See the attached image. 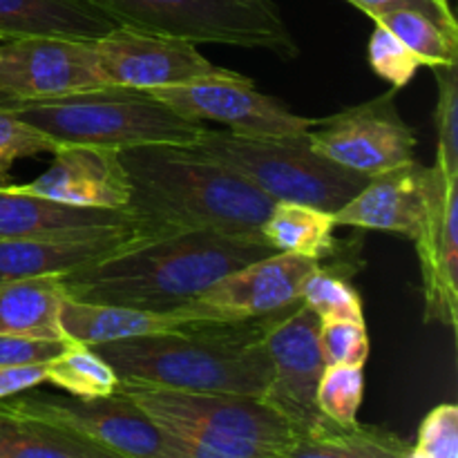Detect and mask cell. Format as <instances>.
<instances>
[{
	"label": "cell",
	"instance_id": "obj_1",
	"mask_svg": "<svg viewBox=\"0 0 458 458\" xmlns=\"http://www.w3.org/2000/svg\"><path fill=\"white\" fill-rule=\"evenodd\" d=\"M277 253L259 233L170 231L61 277L65 295L92 304L177 311L228 273Z\"/></svg>",
	"mask_w": 458,
	"mask_h": 458
},
{
	"label": "cell",
	"instance_id": "obj_2",
	"mask_svg": "<svg viewBox=\"0 0 458 458\" xmlns=\"http://www.w3.org/2000/svg\"><path fill=\"white\" fill-rule=\"evenodd\" d=\"M286 311L240 322L199 320L92 349L123 385L262 398L273 376L267 331Z\"/></svg>",
	"mask_w": 458,
	"mask_h": 458
},
{
	"label": "cell",
	"instance_id": "obj_3",
	"mask_svg": "<svg viewBox=\"0 0 458 458\" xmlns=\"http://www.w3.org/2000/svg\"><path fill=\"white\" fill-rule=\"evenodd\" d=\"M130 210L157 231L259 233L276 201L192 146L150 143L119 150Z\"/></svg>",
	"mask_w": 458,
	"mask_h": 458
},
{
	"label": "cell",
	"instance_id": "obj_4",
	"mask_svg": "<svg viewBox=\"0 0 458 458\" xmlns=\"http://www.w3.org/2000/svg\"><path fill=\"white\" fill-rule=\"evenodd\" d=\"M12 107L56 143H85L112 150L150 143L191 146L208 128L179 116L146 89L119 85Z\"/></svg>",
	"mask_w": 458,
	"mask_h": 458
},
{
	"label": "cell",
	"instance_id": "obj_5",
	"mask_svg": "<svg viewBox=\"0 0 458 458\" xmlns=\"http://www.w3.org/2000/svg\"><path fill=\"white\" fill-rule=\"evenodd\" d=\"M191 146L235 170L276 204L291 201L335 213L369 182L367 174L353 173L318 155L307 132L246 137L206 128Z\"/></svg>",
	"mask_w": 458,
	"mask_h": 458
},
{
	"label": "cell",
	"instance_id": "obj_6",
	"mask_svg": "<svg viewBox=\"0 0 458 458\" xmlns=\"http://www.w3.org/2000/svg\"><path fill=\"white\" fill-rule=\"evenodd\" d=\"M150 420L231 458H282L298 429L262 398L240 394H197L119 383Z\"/></svg>",
	"mask_w": 458,
	"mask_h": 458
},
{
	"label": "cell",
	"instance_id": "obj_7",
	"mask_svg": "<svg viewBox=\"0 0 458 458\" xmlns=\"http://www.w3.org/2000/svg\"><path fill=\"white\" fill-rule=\"evenodd\" d=\"M116 25L177 36L191 43L268 49L293 58L300 49L271 0H85Z\"/></svg>",
	"mask_w": 458,
	"mask_h": 458
},
{
	"label": "cell",
	"instance_id": "obj_8",
	"mask_svg": "<svg viewBox=\"0 0 458 458\" xmlns=\"http://www.w3.org/2000/svg\"><path fill=\"white\" fill-rule=\"evenodd\" d=\"M4 401L25 414L63 425L121 458H165L168 450V432L119 389L112 396L79 398L34 387Z\"/></svg>",
	"mask_w": 458,
	"mask_h": 458
},
{
	"label": "cell",
	"instance_id": "obj_9",
	"mask_svg": "<svg viewBox=\"0 0 458 458\" xmlns=\"http://www.w3.org/2000/svg\"><path fill=\"white\" fill-rule=\"evenodd\" d=\"M396 94L392 88L360 106L316 119L307 132L309 143L325 159L367 177L416 161V134L398 114Z\"/></svg>",
	"mask_w": 458,
	"mask_h": 458
},
{
	"label": "cell",
	"instance_id": "obj_10",
	"mask_svg": "<svg viewBox=\"0 0 458 458\" xmlns=\"http://www.w3.org/2000/svg\"><path fill=\"white\" fill-rule=\"evenodd\" d=\"M106 85L97 40L25 36L0 43V94L12 106L74 97Z\"/></svg>",
	"mask_w": 458,
	"mask_h": 458
},
{
	"label": "cell",
	"instance_id": "obj_11",
	"mask_svg": "<svg viewBox=\"0 0 458 458\" xmlns=\"http://www.w3.org/2000/svg\"><path fill=\"white\" fill-rule=\"evenodd\" d=\"M152 97L195 123H219L235 134L246 137H284L304 134L316 119L293 114L289 107L268 94L258 92L246 76L201 79L170 88L146 89Z\"/></svg>",
	"mask_w": 458,
	"mask_h": 458
},
{
	"label": "cell",
	"instance_id": "obj_12",
	"mask_svg": "<svg viewBox=\"0 0 458 458\" xmlns=\"http://www.w3.org/2000/svg\"><path fill=\"white\" fill-rule=\"evenodd\" d=\"M267 352L273 376L262 401L284 416L298 434L320 425L325 416L316 405V389L327 367L320 318L300 302L267 331Z\"/></svg>",
	"mask_w": 458,
	"mask_h": 458
},
{
	"label": "cell",
	"instance_id": "obj_13",
	"mask_svg": "<svg viewBox=\"0 0 458 458\" xmlns=\"http://www.w3.org/2000/svg\"><path fill=\"white\" fill-rule=\"evenodd\" d=\"M97 52L107 85L119 88L155 89L237 74L208 61L191 40L123 25L98 38Z\"/></svg>",
	"mask_w": 458,
	"mask_h": 458
},
{
	"label": "cell",
	"instance_id": "obj_14",
	"mask_svg": "<svg viewBox=\"0 0 458 458\" xmlns=\"http://www.w3.org/2000/svg\"><path fill=\"white\" fill-rule=\"evenodd\" d=\"M322 267L293 253H271L215 282L199 300L188 304L195 320L240 322L273 316L300 304L304 280Z\"/></svg>",
	"mask_w": 458,
	"mask_h": 458
},
{
	"label": "cell",
	"instance_id": "obj_15",
	"mask_svg": "<svg viewBox=\"0 0 458 458\" xmlns=\"http://www.w3.org/2000/svg\"><path fill=\"white\" fill-rule=\"evenodd\" d=\"M423 282L425 320L458 322V179L429 165L425 213L414 233Z\"/></svg>",
	"mask_w": 458,
	"mask_h": 458
},
{
	"label": "cell",
	"instance_id": "obj_16",
	"mask_svg": "<svg viewBox=\"0 0 458 458\" xmlns=\"http://www.w3.org/2000/svg\"><path fill=\"white\" fill-rule=\"evenodd\" d=\"M161 231L139 224L121 228H76L49 235L0 242V282L22 277H63L110 258L141 237Z\"/></svg>",
	"mask_w": 458,
	"mask_h": 458
},
{
	"label": "cell",
	"instance_id": "obj_17",
	"mask_svg": "<svg viewBox=\"0 0 458 458\" xmlns=\"http://www.w3.org/2000/svg\"><path fill=\"white\" fill-rule=\"evenodd\" d=\"M54 161L21 191L81 208L130 210V182L119 150L85 143H58Z\"/></svg>",
	"mask_w": 458,
	"mask_h": 458
},
{
	"label": "cell",
	"instance_id": "obj_18",
	"mask_svg": "<svg viewBox=\"0 0 458 458\" xmlns=\"http://www.w3.org/2000/svg\"><path fill=\"white\" fill-rule=\"evenodd\" d=\"M428 186L429 165L416 161L374 174L356 197L335 210V226L398 233L411 240L425 213Z\"/></svg>",
	"mask_w": 458,
	"mask_h": 458
},
{
	"label": "cell",
	"instance_id": "obj_19",
	"mask_svg": "<svg viewBox=\"0 0 458 458\" xmlns=\"http://www.w3.org/2000/svg\"><path fill=\"white\" fill-rule=\"evenodd\" d=\"M139 224L148 222L132 210L81 208V206L31 195L18 186H0V242L76 231V228H121L139 226Z\"/></svg>",
	"mask_w": 458,
	"mask_h": 458
},
{
	"label": "cell",
	"instance_id": "obj_20",
	"mask_svg": "<svg viewBox=\"0 0 458 458\" xmlns=\"http://www.w3.org/2000/svg\"><path fill=\"white\" fill-rule=\"evenodd\" d=\"M58 322L72 343L97 347V344L116 343V340L141 338V335L165 334L177 327L199 322L192 318L188 307L177 311L159 313L143 309L114 307V304H92L65 295L58 313Z\"/></svg>",
	"mask_w": 458,
	"mask_h": 458
},
{
	"label": "cell",
	"instance_id": "obj_21",
	"mask_svg": "<svg viewBox=\"0 0 458 458\" xmlns=\"http://www.w3.org/2000/svg\"><path fill=\"white\" fill-rule=\"evenodd\" d=\"M369 18L392 31L423 67L458 63V22L450 0H396Z\"/></svg>",
	"mask_w": 458,
	"mask_h": 458
},
{
	"label": "cell",
	"instance_id": "obj_22",
	"mask_svg": "<svg viewBox=\"0 0 458 458\" xmlns=\"http://www.w3.org/2000/svg\"><path fill=\"white\" fill-rule=\"evenodd\" d=\"M114 27L85 0H0V43L25 36L98 40Z\"/></svg>",
	"mask_w": 458,
	"mask_h": 458
},
{
	"label": "cell",
	"instance_id": "obj_23",
	"mask_svg": "<svg viewBox=\"0 0 458 458\" xmlns=\"http://www.w3.org/2000/svg\"><path fill=\"white\" fill-rule=\"evenodd\" d=\"M0 458H121L81 434L0 401Z\"/></svg>",
	"mask_w": 458,
	"mask_h": 458
},
{
	"label": "cell",
	"instance_id": "obj_24",
	"mask_svg": "<svg viewBox=\"0 0 458 458\" xmlns=\"http://www.w3.org/2000/svg\"><path fill=\"white\" fill-rule=\"evenodd\" d=\"M63 300L65 289L61 277L0 282V334L47 340L65 338L58 322Z\"/></svg>",
	"mask_w": 458,
	"mask_h": 458
},
{
	"label": "cell",
	"instance_id": "obj_25",
	"mask_svg": "<svg viewBox=\"0 0 458 458\" xmlns=\"http://www.w3.org/2000/svg\"><path fill=\"white\" fill-rule=\"evenodd\" d=\"M411 445L374 425H338L329 419L295 437L282 458H407Z\"/></svg>",
	"mask_w": 458,
	"mask_h": 458
},
{
	"label": "cell",
	"instance_id": "obj_26",
	"mask_svg": "<svg viewBox=\"0 0 458 458\" xmlns=\"http://www.w3.org/2000/svg\"><path fill=\"white\" fill-rule=\"evenodd\" d=\"M334 213L307 204L277 201L262 224V235L277 253H293L302 258L329 259L338 255Z\"/></svg>",
	"mask_w": 458,
	"mask_h": 458
},
{
	"label": "cell",
	"instance_id": "obj_27",
	"mask_svg": "<svg viewBox=\"0 0 458 458\" xmlns=\"http://www.w3.org/2000/svg\"><path fill=\"white\" fill-rule=\"evenodd\" d=\"M45 383L63 389L70 396L101 398L119 389V376L92 347L72 343L63 353L45 365Z\"/></svg>",
	"mask_w": 458,
	"mask_h": 458
},
{
	"label": "cell",
	"instance_id": "obj_28",
	"mask_svg": "<svg viewBox=\"0 0 458 458\" xmlns=\"http://www.w3.org/2000/svg\"><path fill=\"white\" fill-rule=\"evenodd\" d=\"M300 302L311 309L320 322L325 320H349L365 322L362 300L358 291L331 268L318 267L304 280Z\"/></svg>",
	"mask_w": 458,
	"mask_h": 458
},
{
	"label": "cell",
	"instance_id": "obj_29",
	"mask_svg": "<svg viewBox=\"0 0 458 458\" xmlns=\"http://www.w3.org/2000/svg\"><path fill=\"white\" fill-rule=\"evenodd\" d=\"M365 396V371L356 365H327L316 389V405L325 419L338 425L358 423Z\"/></svg>",
	"mask_w": 458,
	"mask_h": 458
},
{
	"label": "cell",
	"instance_id": "obj_30",
	"mask_svg": "<svg viewBox=\"0 0 458 458\" xmlns=\"http://www.w3.org/2000/svg\"><path fill=\"white\" fill-rule=\"evenodd\" d=\"M438 83V101L434 112L437 125V164L445 177L458 179V63L432 67Z\"/></svg>",
	"mask_w": 458,
	"mask_h": 458
},
{
	"label": "cell",
	"instance_id": "obj_31",
	"mask_svg": "<svg viewBox=\"0 0 458 458\" xmlns=\"http://www.w3.org/2000/svg\"><path fill=\"white\" fill-rule=\"evenodd\" d=\"M58 143L38 128L27 123L13 107H0V186H7L13 164L43 152H54Z\"/></svg>",
	"mask_w": 458,
	"mask_h": 458
},
{
	"label": "cell",
	"instance_id": "obj_32",
	"mask_svg": "<svg viewBox=\"0 0 458 458\" xmlns=\"http://www.w3.org/2000/svg\"><path fill=\"white\" fill-rule=\"evenodd\" d=\"M367 61L380 79L392 83L394 89H403L405 85H410L416 72L423 67L416 54H411L392 31L380 25H376L369 45H367Z\"/></svg>",
	"mask_w": 458,
	"mask_h": 458
},
{
	"label": "cell",
	"instance_id": "obj_33",
	"mask_svg": "<svg viewBox=\"0 0 458 458\" xmlns=\"http://www.w3.org/2000/svg\"><path fill=\"white\" fill-rule=\"evenodd\" d=\"M320 347L327 365L365 367L371 352L367 325L349 320L320 322Z\"/></svg>",
	"mask_w": 458,
	"mask_h": 458
},
{
	"label": "cell",
	"instance_id": "obj_34",
	"mask_svg": "<svg viewBox=\"0 0 458 458\" xmlns=\"http://www.w3.org/2000/svg\"><path fill=\"white\" fill-rule=\"evenodd\" d=\"M416 450L428 458H458V407L452 403L429 411L419 428Z\"/></svg>",
	"mask_w": 458,
	"mask_h": 458
},
{
	"label": "cell",
	"instance_id": "obj_35",
	"mask_svg": "<svg viewBox=\"0 0 458 458\" xmlns=\"http://www.w3.org/2000/svg\"><path fill=\"white\" fill-rule=\"evenodd\" d=\"M72 340H47V338H25V335L0 334V367H25V365H47L49 360L65 352Z\"/></svg>",
	"mask_w": 458,
	"mask_h": 458
},
{
	"label": "cell",
	"instance_id": "obj_36",
	"mask_svg": "<svg viewBox=\"0 0 458 458\" xmlns=\"http://www.w3.org/2000/svg\"><path fill=\"white\" fill-rule=\"evenodd\" d=\"M47 378L45 365H25V367H0V401L12 398L16 394L30 392L40 387Z\"/></svg>",
	"mask_w": 458,
	"mask_h": 458
},
{
	"label": "cell",
	"instance_id": "obj_37",
	"mask_svg": "<svg viewBox=\"0 0 458 458\" xmlns=\"http://www.w3.org/2000/svg\"><path fill=\"white\" fill-rule=\"evenodd\" d=\"M165 458H231L224 456L219 452L208 450V447L199 445V443L191 441V438L177 437V434L168 432V450Z\"/></svg>",
	"mask_w": 458,
	"mask_h": 458
},
{
	"label": "cell",
	"instance_id": "obj_38",
	"mask_svg": "<svg viewBox=\"0 0 458 458\" xmlns=\"http://www.w3.org/2000/svg\"><path fill=\"white\" fill-rule=\"evenodd\" d=\"M347 3H352L353 7H358L360 12H365L367 16H374L376 12H380V9L387 7V4L396 3V0H347Z\"/></svg>",
	"mask_w": 458,
	"mask_h": 458
},
{
	"label": "cell",
	"instance_id": "obj_39",
	"mask_svg": "<svg viewBox=\"0 0 458 458\" xmlns=\"http://www.w3.org/2000/svg\"><path fill=\"white\" fill-rule=\"evenodd\" d=\"M407 458H428V456H425L420 450H416V447H411L410 454H407Z\"/></svg>",
	"mask_w": 458,
	"mask_h": 458
},
{
	"label": "cell",
	"instance_id": "obj_40",
	"mask_svg": "<svg viewBox=\"0 0 458 458\" xmlns=\"http://www.w3.org/2000/svg\"><path fill=\"white\" fill-rule=\"evenodd\" d=\"M0 107H12V103H9L3 94H0Z\"/></svg>",
	"mask_w": 458,
	"mask_h": 458
}]
</instances>
